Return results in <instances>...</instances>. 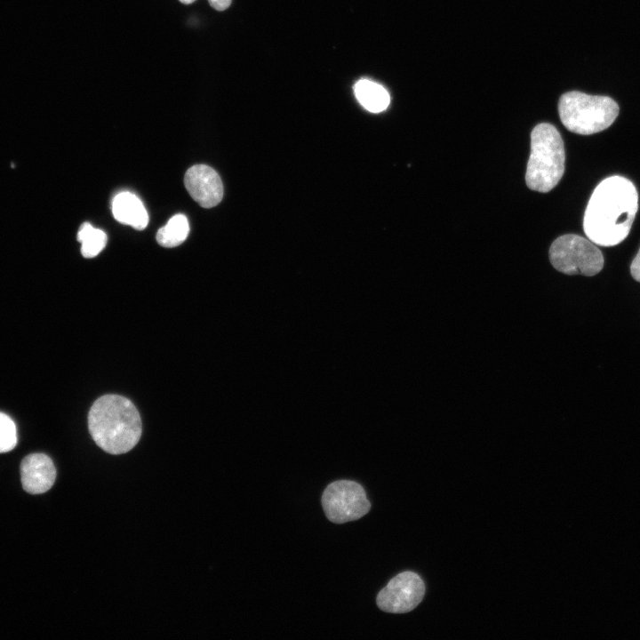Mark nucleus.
<instances>
[{"label": "nucleus", "instance_id": "f257e3e1", "mask_svg": "<svg viewBox=\"0 0 640 640\" xmlns=\"http://www.w3.org/2000/svg\"><path fill=\"white\" fill-rule=\"evenodd\" d=\"M638 209V194L627 178L602 180L588 203L583 228L588 238L601 246H613L629 234Z\"/></svg>", "mask_w": 640, "mask_h": 640}, {"label": "nucleus", "instance_id": "f03ea898", "mask_svg": "<svg viewBox=\"0 0 640 640\" xmlns=\"http://www.w3.org/2000/svg\"><path fill=\"white\" fill-rule=\"evenodd\" d=\"M88 428L100 448L110 454H122L137 444L142 426L140 413L129 399L108 394L92 405Z\"/></svg>", "mask_w": 640, "mask_h": 640}, {"label": "nucleus", "instance_id": "7ed1b4c3", "mask_svg": "<svg viewBox=\"0 0 640 640\" xmlns=\"http://www.w3.org/2000/svg\"><path fill=\"white\" fill-rule=\"evenodd\" d=\"M564 142L557 129L548 123L536 125L531 133L527 187L541 193L553 189L564 175Z\"/></svg>", "mask_w": 640, "mask_h": 640}, {"label": "nucleus", "instance_id": "20e7f679", "mask_svg": "<svg viewBox=\"0 0 640 640\" xmlns=\"http://www.w3.org/2000/svg\"><path fill=\"white\" fill-rule=\"evenodd\" d=\"M612 98L572 91L563 94L558 113L563 124L572 132L589 135L607 129L619 115Z\"/></svg>", "mask_w": 640, "mask_h": 640}, {"label": "nucleus", "instance_id": "39448f33", "mask_svg": "<svg viewBox=\"0 0 640 640\" xmlns=\"http://www.w3.org/2000/svg\"><path fill=\"white\" fill-rule=\"evenodd\" d=\"M552 266L565 275L592 276L604 267V256L591 240L575 234L557 237L549 248Z\"/></svg>", "mask_w": 640, "mask_h": 640}, {"label": "nucleus", "instance_id": "423d86ee", "mask_svg": "<svg viewBox=\"0 0 640 640\" xmlns=\"http://www.w3.org/2000/svg\"><path fill=\"white\" fill-rule=\"evenodd\" d=\"M321 501L325 516L334 524L359 519L371 508L364 488L350 480H338L327 485Z\"/></svg>", "mask_w": 640, "mask_h": 640}, {"label": "nucleus", "instance_id": "0eeeda50", "mask_svg": "<svg viewBox=\"0 0 640 640\" xmlns=\"http://www.w3.org/2000/svg\"><path fill=\"white\" fill-rule=\"evenodd\" d=\"M425 584L415 572H403L389 580L376 597L378 607L387 612L404 613L413 610L422 600Z\"/></svg>", "mask_w": 640, "mask_h": 640}, {"label": "nucleus", "instance_id": "6e6552de", "mask_svg": "<svg viewBox=\"0 0 640 640\" xmlns=\"http://www.w3.org/2000/svg\"><path fill=\"white\" fill-rule=\"evenodd\" d=\"M184 183L190 196L204 208L217 205L223 197V185L215 170L205 164L190 167Z\"/></svg>", "mask_w": 640, "mask_h": 640}, {"label": "nucleus", "instance_id": "1a4fd4ad", "mask_svg": "<svg viewBox=\"0 0 640 640\" xmlns=\"http://www.w3.org/2000/svg\"><path fill=\"white\" fill-rule=\"evenodd\" d=\"M56 478V468L50 457L44 453H32L20 463V480L23 489L30 494L49 491Z\"/></svg>", "mask_w": 640, "mask_h": 640}, {"label": "nucleus", "instance_id": "9d476101", "mask_svg": "<svg viewBox=\"0 0 640 640\" xmlns=\"http://www.w3.org/2000/svg\"><path fill=\"white\" fill-rule=\"evenodd\" d=\"M112 213L118 222L138 230L144 229L148 222V215L142 202L128 191L121 192L114 197Z\"/></svg>", "mask_w": 640, "mask_h": 640}, {"label": "nucleus", "instance_id": "9b49d317", "mask_svg": "<svg viewBox=\"0 0 640 640\" xmlns=\"http://www.w3.org/2000/svg\"><path fill=\"white\" fill-rule=\"evenodd\" d=\"M354 92L360 104L370 112H381L389 105L390 97L387 90L372 81L359 80L354 86Z\"/></svg>", "mask_w": 640, "mask_h": 640}, {"label": "nucleus", "instance_id": "f8f14e48", "mask_svg": "<svg viewBox=\"0 0 640 640\" xmlns=\"http://www.w3.org/2000/svg\"><path fill=\"white\" fill-rule=\"evenodd\" d=\"M189 225L188 219L183 214H176L172 217L167 224L156 233L157 243L166 248L175 247L182 244L188 237Z\"/></svg>", "mask_w": 640, "mask_h": 640}, {"label": "nucleus", "instance_id": "ddd939ff", "mask_svg": "<svg viewBox=\"0 0 640 640\" xmlns=\"http://www.w3.org/2000/svg\"><path fill=\"white\" fill-rule=\"evenodd\" d=\"M77 240L82 244V255L84 258H92L105 247L107 235L102 230L94 228L90 223L84 222L77 233Z\"/></svg>", "mask_w": 640, "mask_h": 640}, {"label": "nucleus", "instance_id": "4468645a", "mask_svg": "<svg viewBox=\"0 0 640 640\" xmlns=\"http://www.w3.org/2000/svg\"><path fill=\"white\" fill-rule=\"evenodd\" d=\"M17 444V432L13 420L0 412V453L12 450Z\"/></svg>", "mask_w": 640, "mask_h": 640}, {"label": "nucleus", "instance_id": "2eb2a0df", "mask_svg": "<svg viewBox=\"0 0 640 640\" xmlns=\"http://www.w3.org/2000/svg\"><path fill=\"white\" fill-rule=\"evenodd\" d=\"M630 273L636 281L640 282V249L630 265Z\"/></svg>", "mask_w": 640, "mask_h": 640}, {"label": "nucleus", "instance_id": "dca6fc26", "mask_svg": "<svg viewBox=\"0 0 640 640\" xmlns=\"http://www.w3.org/2000/svg\"><path fill=\"white\" fill-rule=\"evenodd\" d=\"M232 0H208L210 5L217 11L228 9Z\"/></svg>", "mask_w": 640, "mask_h": 640}, {"label": "nucleus", "instance_id": "f3484780", "mask_svg": "<svg viewBox=\"0 0 640 640\" xmlns=\"http://www.w3.org/2000/svg\"><path fill=\"white\" fill-rule=\"evenodd\" d=\"M179 1L184 4H190L194 3L196 0H179Z\"/></svg>", "mask_w": 640, "mask_h": 640}]
</instances>
